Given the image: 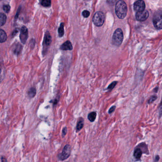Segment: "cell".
Segmentation results:
<instances>
[{
	"instance_id": "f546056e",
	"label": "cell",
	"mask_w": 162,
	"mask_h": 162,
	"mask_svg": "<svg viewBox=\"0 0 162 162\" xmlns=\"http://www.w3.org/2000/svg\"><path fill=\"white\" fill-rule=\"evenodd\" d=\"M161 105H162V101H161Z\"/></svg>"
},
{
	"instance_id": "6da1fadb",
	"label": "cell",
	"mask_w": 162,
	"mask_h": 162,
	"mask_svg": "<svg viewBox=\"0 0 162 162\" xmlns=\"http://www.w3.org/2000/svg\"><path fill=\"white\" fill-rule=\"evenodd\" d=\"M116 15L119 18H125L127 14V8L125 2L123 0H119L116 3L115 8Z\"/></svg>"
},
{
	"instance_id": "7c38bea8",
	"label": "cell",
	"mask_w": 162,
	"mask_h": 162,
	"mask_svg": "<svg viewBox=\"0 0 162 162\" xmlns=\"http://www.w3.org/2000/svg\"><path fill=\"white\" fill-rule=\"evenodd\" d=\"M22 45L20 44H17L15 45V47L13 50V52L16 55H19L22 51Z\"/></svg>"
},
{
	"instance_id": "d6986e66",
	"label": "cell",
	"mask_w": 162,
	"mask_h": 162,
	"mask_svg": "<svg viewBox=\"0 0 162 162\" xmlns=\"http://www.w3.org/2000/svg\"><path fill=\"white\" fill-rule=\"evenodd\" d=\"M41 4L44 7H49L51 5V1L50 0H42Z\"/></svg>"
},
{
	"instance_id": "484cf974",
	"label": "cell",
	"mask_w": 162,
	"mask_h": 162,
	"mask_svg": "<svg viewBox=\"0 0 162 162\" xmlns=\"http://www.w3.org/2000/svg\"><path fill=\"white\" fill-rule=\"evenodd\" d=\"M116 0H107V3L110 5H114L116 3Z\"/></svg>"
},
{
	"instance_id": "4fadbf2b",
	"label": "cell",
	"mask_w": 162,
	"mask_h": 162,
	"mask_svg": "<svg viewBox=\"0 0 162 162\" xmlns=\"http://www.w3.org/2000/svg\"><path fill=\"white\" fill-rule=\"evenodd\" d=\"M0 35H1V43L4 42L7 39V36L5 32L3 30H0Z\"/></svg>"
},
{
	"instance_id": "2e32d148",
	"label": "cell",
	"mask_w": 162,
	"mask_h": 162,
	"mask_svg": "<svg viewBox=\"0 0 162 162\" xmlns=\"http://www.w3.org/2000/svg\"><path fill=\"white\" fill-rule=\"evenodd\" d=\"M96 117H97V113H96V112L94 111V112H92L89 113L88 118L90 122H93L95 121V119H96Z\"/></svg>"
},
{
	"instance_id": "4316f807",
	"label": "cell",
	"mask_w": 162,
	"mask_h": 162,
	"mask_svg": "<svg viewBox=\"0 0 162 162\" xmlns=\"http://www.w3.org/2000/svg\"><path fill=\"white\" fill-rule=\"evenodd\" d=\"M19 32V29L18 28H16L15 30H14V31H13L12 34V37H14L15 36H16L17 35V34H18Z\"/></svg>"
},
{
	"instance_id": "9c48e42d",
	"label": "cell",
	"mask_w": 162,
	"mask_h": 162,
	"mask_svg": "<svg viewBox=\"0 0 162 162\" xmlns=\"http://www.w3.org/2000/svg\"><path fill=\"white\" fill-rule=\"evenodd\" d=\"M146 5L143 0H138L135 2L134 8V9L137 12L143 11L145 9Z\"/></svg>"
},
{
	"instance_id": "83f0119b",
	"label": "cell",
	"mask_w": 162,
	"mask_h": 162,
	"mask_svg": "<svg viewBox=\"0 0 162 162\" xmlns=\"http://www.w3.org/2000/svg\"><path fill=\"white\" fill-rule=\"evenodd\" d=\"M1 162H7V160L4 156H1Z\"/></svg>"
},
{
	"instance_id": "603a6c76",
	"label": "cell",
	"mask_w": 162,
	"mask_h": 162,
	"mask_svg": "<svg viewBox=\"0 0 162 162\" xmlns=\"http://www.w3.org/2000/svg\"><path fill=\"white\" fill-rule=\"evenodd\" d=\"M82 15L85 18H88L90 15V12L87 10L84 11L82 12Z\"/></svg>"
},
{
	"instance_id": "f1b7e54d",
	"label": "cell",
	"mask_w": 162,
	"mask_h": 162,
	"mask_svg": "<svg viewBox=\"0 0 162 162\" xmlns=\"http://www.w3.org/2000/svg\"><path fill=\"white\" fill-rule=\"evenodd\" d=\"M20 9H21V7H20L18 9V11H17V13H16V15L15 16V18L16 19H17L18 17L19 14V13H20Z\"/></svg>"
},
{
	"instance_id": "8992f818",
	"label": "cell",
	"mask_w": 162,
	"mask_h": 162,
	"mask_svg": "<svg viewBox=\"0 0 162 162\" xmlns=\"http://www.w3.org/2000/svg\"><path fill=\"white\" fill-rule=\"evenodd\" d=\"M153 24L157 30L162 29V12H157L153 18Z\"/></svg>"
},
{
	"instance_id": "277c9868",
	"label": "cell",
	"mask_w": 162,
	"mask_h": 162,
	"mask_svg": "<svg viewBox=\"0 0 162 162\" xmlns=\"http://www.w3.org/2000/svg\"><path fill=\"white\" fill-rule=\"evenodd\" d=\"M71 149V146L70 145L67 144L66 146H65L63 150L62 151V152L60 153L58 156V160L59 161H63L67 159L70 156Z\"/></svg>"
},
{
	"instance_id": "8fae6325",
	"label": "cell",
	"mask_w": 162,
	"mask_h": 162,
	"mask_svg": "<svg viewBox=\"0 0 162 162\" xmlns=\"http://www.w3.org/2000/svg\"><path fill=\"white\" fill-rule=\"evenodd\" d=\"M83 126H84V119H83L82 118H80L76 124V132H78L80 131V130H81L83 128Z\"/></svg>"
},
{
	"instance_id": "5bb4252c",
	"label": "cell",
	"mask_w": 162,
	"mask_h": 162,
	"mask_svg": "<svg viewBox=\"0 0 162 162\" xmlns=\"http://www.w3.org/2000/svg\"><path fill=\"white\" fill-rule=\"evenodd\" d=\"M142 155V151L140 148H137L134 153V157L137 159H139Z\"/></svg>"
},
{
	"instance_id": "4dcf8cb0",
	"label": "cell",
	"mask_w": 162,
	"mask_h": 162,
	"mask_svg": "<svg viewBox=\"0 0 162 162\" xmlns=\"http://www.w3.org/2000/svg\"></svg>"
},
{
	"instance_id": "d4e9b609",
	"label": "cell",
	"mask_w": 162,
	"mask_h": 162,
	"mask_svg": "<svg viewBox=\"0 0 162 162\" xmlns=\"http://www.w3.org/2000/svg\"><path fill=\"white\" fill-rule=\"evenodd\" d=\"M115 109H116V106H113L111 107L109 109V110H108V113H109V114H111V113L113 112L115 110Z\"/></svg>"
},
{
	"instance_id": "7a4b0ae2",
	"label": "cell",
	"mask_w": 162,
	"mask_h": 162,
	"mask_svg": "<svg viewBox=\"0 0 162 162\" xmlns=\"http://www.w3.org/2000/svg\"><path fill=\"white\" fill-rule=\"evenodd\" d=\"M124 39L122 31L120 28H117L114 33L112 43L114 46H119L121 45Z\"/></svg>"
},
{
	"instance_id": "52a82bcc",
	"label": "cell",
	"mask_w": 162,
	"mask_h": 162,
	"mask_svg": "<svg viewBox=\"0 0 162 162\" xmlns=\"http://www.w3.org/2000/svg\"><path fill=\"white\" fill-rule=\"evenodd\" d=\"M28 37V30L27 28L25 26L22 27L21 30L20 39L22 43L24 44L26 42V41Z\"/></svg>"
},
{
	"instance_id": "30bf717a",
	"label": "cell",
	"mask_w": 162,
	"mask_h": 162,
	"mask_svg": "<svg viewBox=\"0 0 162 162\" xmlns=\"http://www.w3.org/2000/svg\"><path fill=\"white\" fill-rule=\"evenodd\" d=\"M73 49V46L70 41H67L60 46V49L62 50H71Z\"/></svg>"
},
{
	"instance_id": "5b68a950",
	"label": "cell",
	"mask_w": 162,
	"mask_h": 162,
	"mask_svg": "<svg viewBox=\"0 0 162 162\" xmlns=\"http://www.w3.org/2000/svg\"><path fill=\"white\" fill-rule=\"evenodd\" d=\"M52 37L50 35V33L48 31L46 32L43 42V51L42 54L43 55H45L46 54L47 52L48 51V50L49 49V46L50 45V44L52 43Z\"/></svg>"
},
{
	"instance_id": "ba28073f",
	"label": "cell",
	"mask_w": 162,
	"mask_h": 162,
	"mask_svg": "<svg viewBox=\"0 0 162 162\" xmlns=\"http://www.w3.org/2000/svg\"><path fill=\"white\" fill-rule=\"evenodd\" d=\"M136 18L138 21H144L149 17V12L147 11L144 10L142 12H137L136 13Z\"/></svg>"
},
{
	"instance_id": "9a60e30c",
	"label": "cell",
	"mask_w": 162,
	"mask_h": 162,
	"mask_svg": "<svg viewBox=\"0 0 162 162\" xmlns=\"http://www.w3.org/2000/svg\"><path fill=\"white\" fill-rule=\"evenodd\" d=\"M36 90L34 87H32L30 88L28 92V96L30 98H33L36 95Z\"/></svg>"
},
{
	"instance_id": "cb8c5ba5",
	"label": "cell",
	"mask_w": 162,
	"mask_h": 162,
	"mask_svg": "<svg viewBox=\"0 0 162 162\" xmlns=\"http://www.w3.org/2000/svg\"><path fill=\"white\" fill-rule=\"evenodd\" d=\"M67 127H65L62 129V138H64L65 136L66 135L67 133Z\"/></svg>"
},
{
	"instance_id": "3957f363",
	"label": "cell",
	"mask_w": 162,
	"mask_h": 162,
	"mask_svg": "<svg viewBox=\"0 0 162 162\" xmlns=\"http://www.w3.org/2000/svg\"><path fill=\"white\" fill-rule=\"evenodd\" d=\"M105 15L101 12H97L93 18V22L94 24L98 27H100L104 24L105 22Z\"/></svg>"
},
{
	"instance_id": "44dd1931",
	"label": "cell",
	"mask_w": 162,
	"mask_h": 162,
	"mask_svg": "<svg viewBox=\"0 0 162 162\" xmlns=\"http://www.w3.org/2000/svg\"><path fill=\"white\" fill-rule=\"evenodd\" d=\"M157 97L156 96V95H153L152 96H151V97H150V99H149L148 101V103L149 104L153 103L154 101H155L156 100V99H157Z\"/></svg>"
},
{
	"instance_id": "e0dca14e",
	"label": "cell",
	"mask_w": 162,
	"mask_h": 162,
	"mask_svg": "<svg viewBox=\"0 0 162 162\" xmlns=\"http://www.w3.org/2000/svg\"><path fill=\"white\" fill-rule=\"evenodd\" d=\"M64 23H62L61 24L59 28L58 29V33L59 37H63L64 34Z\"/></svg>"
},
{
	"instance_id": "ffe728a7",
	"label": "cell",
	"mask_w": 162,
	"mask_h": 162,
	"mask_svg": "<svg viewBox=\"0 0 162 162\" xmlns=\"http://www.w3.org/2000/svg\"><path fill=\"white\" fill-rule=\"evenodd\" d=\"M117 83V82L116 81H114V82H112L111 83H110L109 85L108 86L107 88V90H112L116 86Z\"/></svg>"
},
{
	"instance_id": "7402d4cb",
	"label": "cell",
	"mask_w": 162,
	"mask_h": 162,
	"mask_svg": "<svg viewBox=\"0 0 162 162\" xmlns=\"http://www.w3.org/2000/svg\"><path fill=\"white\" fill-rule=\"evenodd\" d=\"M3 9L5 12L9 13L11 9V7L9 5H5L3 6Z\"/></svg>"
},
{
	"instance_id": "ac0fdd59",
	"label": "cell",
	"mask_w": 162,
	"mask_h": 162,
	"mask_svg": "<svg viewBox=\"0 0 162 162\" xmlns=\"http://www.w3.org/2000/svg\"><path fill=\"white\" fill-rule=\"evenodd\" d=\"M1 18V26H3V25L5 24L6 22V16L3 13H1L0 15Z\"/></svg>"
}]
</instances>
